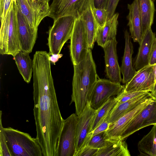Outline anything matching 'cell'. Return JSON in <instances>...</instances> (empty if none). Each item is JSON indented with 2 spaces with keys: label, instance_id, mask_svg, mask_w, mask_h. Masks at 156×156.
<instances>
[{
  "label": "cell",
  "instance_id": "6da1fadb",
  "mask_svg": "<svg viewBox=\"0 0 156 156\" xmlns=\"http://www.w3.org/2000/svg\"><path fill=\"white\" fill-rule=\"evenodd\" d=\"M49 58L46 53L33 57V111L36 138L43 156H55L64 119L57 101Z\"/></svg>",
  "mask_w": 156,
  "mask_h": 156
},
{
  "label": "cell",
  "instance_id": "7a4b0ae2",
  "mask_svg": "<svg viewBox=\"0 0 156 156\" xmlns=\"http://www.w3.org/2000/svg\"><path fill=\"white\" fill-rule=\"evenodd\" d=\"M91 50L89 49L82 61L73 65L72 93L70 105L74 103L76 114L77 116L81 114L89 101L91 93L98 78Z\"/></svg>",
  "mask_w": 156,
  "mask_h": 156
},
{
  "label": "cell",
  "instance_id": "3957f363",
  "mask_svg": "<svg viewBox=\"0 0 156 156\" xmlns=\"http://www.w3.org/2000/svg\"><path fill=\"white\" fill-rule=\"evenodd\" d=\"M16 3L13 0L3 20L1 21L0 53L13 56L21 50L16 12Z\"/></svg>",
  "mask_w": 156,
  "mask_h": 156
},
{
  "label": "cell",
  "instance_id": "277c9868",
  "mask_svg": "<svg viewBox=\"0 0 156 156\" xmlns=\"http://www.w3.org/2000/svg\"><path fill=\"white\" fill-rule=\"evenodd\" d=\"M12 156H42V149L36 138L11 127L3 128Z\"/></svg>",
  "mask_w": 156,
  "mask_h": 156
},
{
  "label": "cell",
  "instance_id": "5b68a950",
  "mask_svg": "<svg viewBox=\"0 0 156 156\" xmlns=\"http://www.w3.org/2000/svg\"><path fill=\"white\" fill-rule=\"evenodd\" d=\"M75 19L72 16H66L54 20L48 39L49 55L60 53L65 43L70 38Z\"/></svg>",
  "mask_w": 156,
  "mask_h": 156
},
{
  "label": "cell",
  "instance_id": "8992f818",
  "mask_svg": "<svg viewBox=\"0 0 156 156\" xmlns=\"http://www.w3.org/2000/svg\"><path fill=\"white\" fill-rule=\"evenodd\" d=\"M78 116L73 113L64 119L58 139L55 156H74Z\"/></svg>",
  "mask_w": 156,
  "mask_h": 156
},
{
  "label": "cell",
  "instance_id": "52a82bcc",
  "mask_svg": "<svg viewBox=\"0 0 156 156\" xmlns=\"http://www.w3.org/2000/svg\"><path fill=\"white\" fill-rule=\"evenodd\" d=\"M70 56L73 65L82 61L90 49L84 25L80 17L76 18L70 38Z\"/></svg>",
  "mask_w": 156,
  "mask_h": 156
},
{
  "label": "cell",
  "instance_id": "ba28073f",
  "mask_svg": "<svg viewBox=\"0 0 156 156\" xmlns=\"http://www.w3.org/2000/svg\"><path fill=\"white\" fill-rule=\"evenodd\" d=\"M124 86L109 79L98 78L89 99L91 106L97 110L112 97L120 94Z\"/></svg>",
  "mask_w": 156,
  "mask_h": 156
},
{
  "label": "cell",
  "instance_id": "9c48e42d",
  "mask_svg": "<svg viewBox=\"0 0 156 156\" xmlns=\"http://www.w3.org/2000/svg\"><path fill=\"white\" fill-rule=\"evenodd\" d=\"M97 113V110L92 108L88 101L81 114L78 116L76 131V152L86 146L91 139V137L88 135L91 132Z\"/></svg>",
  "mask_w": 156,
  "mask_h": 156
},
{
  "label": "cell",
  "instance_id": "30bf717a",
  "mask_svg": "<svg viewBox=\"0 0 156 156\" xmlns=\"http://www.w3.org/2000/svg\"><path fill=\"white\" fill-rule=\"evenodd\" d=\"M156 125V100L146 106L130 122L126 128L120 138L125 139L140 129Z\"/></svg>",
  "mask_w": 156,
  "mask_h": 156
},
{
  "label": "cell",
  "instance_id": "8fae6325",
  "mask_svg": "<svg viewBox=\"0 0 156 156\" xmlns=\"http://www.w3.org/2000/svg\"><path fill=\"white\" fill-rule=\"evenodd\" d=\"M154 100L151 97L147 98L116 121L110 124L108 129L105 131V139L121 138L120 136L124 130L132 120Z\"/></svg>",
  "mask_w": 156,
  "mask_h": 156
},
{
  "label": "cell",
  "instance_id": "7c38bea8",
  "mask_svg": "<svg viewBox=\"0 0 156 156\" xmlns=\"http://www.w3.org/2000/svg\"><path fill=\"white\" fill-rule=\"evenodd\" d=\"M155 83L154 65H148L137 71L135 75L124 86L125 92L147 91L150 92Z\"/></svg>",
  "mask_w": 156,
  "mask_h": 156
},
{
  "label": "cell",
  "instance_id": "4fadbf2b",
  "mask_svg": "<svg viewBox=\"0 0 156 156\" xmlns=\"http://www.w3.org/2000/svg\"><path fill=\"white\" fill-rule=\"evenodd\" d=\"M89 0H53L48 16L54 20L66 16L80 17L81 10Z\"/></svg>",
  "mask_w": 156,
  "mask_h": 156
},
{
  "label": "cell",
  "instance_id": "5bb4252c",
  "mask_svg": "<svg viewBox=\"0 0 156 156\" xmlns=\"http://www.w3.org/2000/svg\"><path fill=\"white\" fill-rule=\"evenodd\" d=\"M117 43L116 38H115L103 48L105 53V72L107 78L113 82L121 83L122 79L117 54Z\"/></svg>",
  "mask_w": 156,
  "mask_h": 156
},
{
  "label": "cell",
  "instance_id": "9a60e30c",
  "mask_svg": "<svg viewBox=\"0 0 156 156\" xmlns=\"http://www.w3.org/2000/svg\"><path fill=\"white\" fill-rule=\"evenodd\" d=\"M16 12L19 37L21 50L30 53L32 52L35 44L37 33H35L32 31L16 4Z\"/></svg>",
  "mask_w": 156,
  "mask_h": 156
},
{
  "label": "cell",
  "instance_id": "2e32d148",
  "mask_svg": "<svg viewBox=\"0 0 156 156\" xmlns=\"http://www.w3.org/2000/svg\"><path fill=\"white\" fill-rule=\"evenodd\" d=\"M93 0H89L82 9L80 16L83 23L87 35L88 47L91 50L96 41L98 24L93 11Z\"/></svg>",
  "mask_w": 156,
  "mask_h": 156
},
{
  "label": "cell",
  "instance_id": "e0dca14e",
  "mask_svg": "<svg viewBox=\"0 0 156 156\" xmlns=\"http://www.w3.org/2000/svg\"><path fill=\"white\" fill-rule=\"evenodd\" d=\"M155 34L151 28L149 29L143 36L139 44L138 51L135 58L133 66L138 70L149 65V59Z\"/></svg>",
  "mask_w": 156,
  "mask_h": 156
},
{
  "label": "cell",
  "instance_id": "ac0fdd59",
  "mask_svg": "<svg viewBox=\"0 0 156 156\" xmlns=\"http://www.w3.org/2000/svg\"><path fill=\"white\" fill-rule=\"evenodd\" d=\"M124 37L125 46L120 69L123 76L122 82L126 84L131 80L136 71L132 64L133 46L130 34L127 30H124Z\"/></svg>",
  "mask_w": 156,
  "mask_h": 156
},
{
  "label": "cell",
  "instance_id": "d6986e66",
  "mask_svg": "<svg viewBox=\"0 0 156 156\" xmlns=\"http://www.w3.org/2000/svg\"><path fill=\"white\" fill-rule=\"evenodd\" d=\"M129 13L127 16L128 26L130 37L134 42L139 44L143 38L142 19L139 6L136 0L128 4Z\"/></svg>",
  "mask_w": 156,
  "mask_h": 156
},
{
  "label": "cell",
  "instance_id": "ffe728a7",
  "mask_svg": "<svg viewBox=\"0 0 156 156\" xmlns=\"http://www.w3.org/2000/svg\"><path fill=\"white\" fill-rule=\"evenodd\" d=\"M119 16V13H115L104 26L98 27L96 38L98 45L103 48L108 42L116 38Z\"/></svg>",
  "mask_w": 156,
  "mask_h": 156
},
{
  "label": "cell",
  "instance_id": "44dd1931",
  "mask_svg": "<svg viewBox=\"0 0 156 156\" xmlns=\"http://www.w3.org/2000/svg\"><path fill=\"white\" fill-rule=\"evenodd\" d=\"M16 5L32 31L37 33L38 26L44 18L28 0H15Z\"/></svg>",
  "mask_w": 156,
  "mask_h": 156
},
{
  "label": "cell",
  "instance_id": "7402d4cb",
  "mask_svg": "<svg viewBox=\"0 0 156 156\" xmlns=\"http://www.w3.org/2000/svg\"><path fill=\"white\" fill-rule=\"evenodd\" d=\"M151 97L150 92L140 95L128 101L116 103L110 113L109 122L112 123L132 109L147 98Z\"/></svg>",
  "mask_w": 156,
  "mask_h": 156
},
{
  "label": "cell",
  "instance_id": "603a6c76",
  "mask_svg": "<svg viewBox=\"0 0 156 156\" xmlns=\"http://www.w3.org/2000/svg\"><path fill=\"white\" fill-rule=\"evenodd\" d=\"M106 146L98 149L96 156H130L127 145L124 140H106Z\"/></svg>",
  "mask_w": 156,
  "mask_h": 156
},
{
  "label": "cell",
  "instance_id": "cb8c5ba5",
  "mask_svg": "<svg viewBox=\"0 0 156 156\" xmlns=\"http://www.w3.org/2000/svg\"><path fill=\"white\" fill-rule=\"evenodd\" d=\"M142 22L143 36L151 28L153 23L155 12V0H136Z\"/></svg>",
  "mask_w": 156,
  "mask_h": 156
},
{
  "label": "cell",
  "instance_id": "d4e9b609",
  "mask_svg": "<svg viewBox=\"0 0 156 156\" xmlns=\"http://www.w3.org/2000/svg\"><path fill=\"white\" fill-rule=\"evenodd\" d=\"M29 54L21 50L13 56L19 73L28 83L30 82L33 72V61Z\"/></svg>",
  "mask_w": 156,
  "mask_h": 156
},
{
  "label": "cell",
  "instance_id": "484cf974",
  "mask_svg": "<svg viewBox=\"0 0 156 156\" xmlns=\"http://www.w3.org/2000/svg\"><path fill=\"white\" fill-rule=\"evenodd\" d=\"M137 147L140 156H156V125L139 141Z\"/></svg>",
  "mask_w": 156,
  "mask_h": 156
},
{
  "label": "cell",
  "instance_id": "4316f807",
  "mask_svg": "<svg viewBox=\"0 0 156 156\" xmlns=\"http://www.w3.org/2000/svg\"><path fill=\"white\" fill-rule=\"evenodd\" d=\"M117 102L116 98L111 97L97 110L91 132L94 130L109 114Z\"/></svg>",
  "mask_w": 156,
  "mask_h": 156
},
{
  "label": "cell",
  "instance_id": "83f0119b",
  "mask_svg": "<svg viewBox=\"0 0 156 156\" xmlns=\"http://www.w3.org/2000/svg\"><path fill=\"white\" fill-rule=\"evenodd\" d=\"M2 112L0 111V156H12L8 147L4 135L2 123Z\"/></svg>",
  "mask_w": 156,
  "mask_h": 156
},
{
  "label": "cell",
  "instance_id": "f1b7e54d",
  "mask_svg": "<svg viewBox=\"0 0 156 156\" xmlns=\"http://www.w3.org/2000/svg\"><path fill=\"white\" fill-rule=\"evenodd\" d=\"M105 131L92 136L87 145L100 149L105 147L107 141L105 139Z\"/></svg>",
  "mask_w": 156,
  "mask_h": 156
},
{
  "label": "cell",
  "instance_id": "f546056e",
  "mask_svg": "<svg viewBox=\"0 0 156 156\" xmlns=\"http://www.w3.org/2000/svg\"><path fill=\"white\" fill-rule=\"evenodd\" d=\"M50 0H28L29 2L38 12L48 16L49 14V2Z\"/></svg>",
  "mask_w": 156,
  "mask_h": 156
},
{
  "label": "cell",
  "instance_id": "4dcf8cb0",
  "mask_svg": "<svg viewBox=\"0 0 156 156\" xmlns=\"http://www.w3.org/2000/svg\"><path fill=\"white\" fill-rule=\"evenodd\" d=\"M93 11L98 27L104 26L107 20L108 14L107 9L103 8H96L94 5Z\"/></svg>",
  "mask_w": 156,
  "mask_h": 156
},
{
  "label": "cell",
  "instance_id": "1f68e13d",
  "mask_svg": "<svg viewBox=\"0 0 156 156\" xmlns=\"http://www.w3.org/2000/svg\"><path fill=\"white\" fill-rule=\"evenodd\" d=\"M148 92H149L144 91L125 92L123 90L116 97L117 103H120L128 101Z\"/></svg>",
  "mask_w": 156,
  "mask_h": 156
},
{
  "label": "cell",
  "instance_id": "d6a6232c",
  "mask_svg": "<svg viewBox=\"0 0 156 156\" xmlns=\"http://www.w3.org/2000/svg\"><path fill=\"white\" fill-rule=\"evenodd\" d=\"M98 149L86 145L76 152L74 156H96Z\"/></svg>",
  "mask_w": 156,
  "mask_h": 156
},
{
  "label": "cell",
  "instance_id": "836d02e7",
  "mask_svg": "<svg viewBox=\"0 0 156 156\" xmlns=\"http://www.w3.org/2000/svg\"><path fill=\"white\" fill-rule=\"evenodd\" d=\"M110 113L100 125L94 130L90 133L92 137L101 132L105 131L108 129L110 124L109 122Z\"/></svg>",
  "mask_w": 156,
  "mask_h": 156
},
{
  "label": "cell",
  "instance_id": "e575fe53",
  "mask_svg": "<svg viewBox=\"0 0 156 156\" xmlns=\"http://www.w3.org/2000/svg\"><path fill=\"white\" fill-rule=\"evenodd\" d=\"M13 0H0L1 21L4 19L8 11Z\"/></svg>",
  "mask_w": 156,
  "mask_h": 156
},
{
  "label": "cell",
  "instance_id": "d590c367",
  "mask_svg": "<svg viewBox=\"0 0 156 156\" xmlns=\"http://www.w3.org/2000/svg\"><path fill=\"white\" fill-rule=\"evenodd\" d=\"M120 0H109L106 9L108 12L107 20L115 14V12Z\"/></svg>",
  "mask_w": 156,
  "mask_h": 156
},
{
  "label": "cell",
  "instance_id": "8d00e7d4",
  "mask_svg": "<svg viewBox=\"0 0 156 156\" xmlns=\"http://www.w3.org/2000/svg\"><path fill=\"white\" fill-rule=\"evenodd\" d=\"M156 64V37L154 39L153 44L151 53L149 65H154Z\"/></svg>",
  "mask_w": 156,
  "mask_h": 156
},
{
  "label": "cell",
  "instance_id": "74e56055",
  "mask_svg": "<svg viewBox=\"0 0 156 156\" xmlns=\"http://www.w3.org/2000/svg\"><path fill=\"white\" fill-rule=\"evenodd\" d=\"M109 0H93L94 4L96 8L106 9Z\"/></svg>",
  "mask_w": 156,
  "mask_h": 156
},
{
  "label": "cell",
  "instance_id": "f35d334b",
  "mask_svg": "<svg viewBox=\"0 0 156 156\" xmlns=\"http://www.w3.org/2000/svg\"><path fill=\"white\" fill-rule=\"evenodd\" d=\"M63 55L60 53L52 54L50 55L49 60L51 62L55 65V63Z\"/></svg>",
  "mask_w": 156,
  "mask_h": 156
},
{
  "label": "cell",
  "instance_id": "ab89813d",
  "mask_svg": "<svg viewBox=\"0 0 156 156\" xmlns=\"http://www.w3.org/2000/svg\"><path fill=\"white\" fill-rule=\"evenodd\" d=\"M151 97L154 100H156V80L155 81L153 89L150 92Z\"/></svg>",
  "mask_w": 156,
  "mask_h": 156
},
{
  "label": "cell",
  "instance_id": "60d3db41",
  "mask_svg": "<svg viewBox=\"0 0 156 156\" xmlns=\"http://www.w3.org/2000/svg\"><path fill=\"white\" fill-rule=\"evenodd\" d=\"M154 73L155 81L156 80V64L154 65Z\"/></svg>",
  "mask_w": 156,
  "mask_h": 156
}]
</instances>
